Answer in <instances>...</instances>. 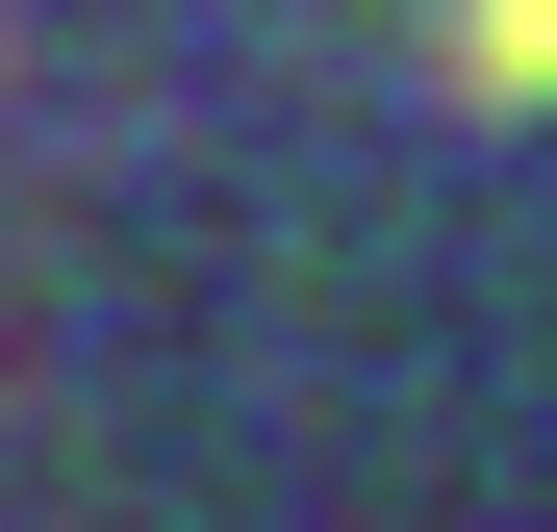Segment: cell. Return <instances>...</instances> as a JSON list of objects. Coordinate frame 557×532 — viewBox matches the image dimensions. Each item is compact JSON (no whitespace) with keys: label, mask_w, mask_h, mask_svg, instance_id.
<instances>
[{"label":"cell","mask_w":557,"mask_h":532,"mask_svg":"<svg viewBox=\"0 0 557 532\" xmlns=\"http://www.w3.org/2000/svg\"><path fill=\"white\" fill-rule=\"evenodd\" d=\"M456 76L482 102H557V0H456Z\"/></svg>","instance_id":"cell-1"}]
</instances>
